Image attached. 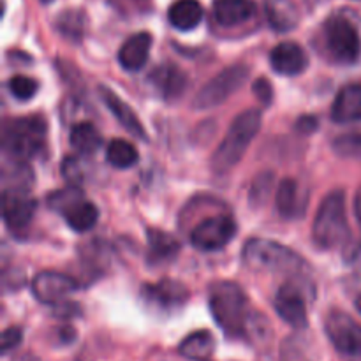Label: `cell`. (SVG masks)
Here are the masks:
<instances>
[{"mask_svg": "<svg viewBox=\"0 0 361 361\" xmlns=\"http://www.w3.org/2000/svg\"><path fill=\"white\" fill-rule=\"evenodd\" d=\"M76 282L69 275L59 271H42L32 281V293L42 303H60L76 289Z\"/></svg>", "mask_w": 361, "mask_h": 361, "instance_id": "cell-11", "label": "cell"}, {"mask_svg": "<svg viewBox=\"0 0 361 361\" xmlns=\"http://www.w3.org/2000/svg\"><path fill=\"white\" fill-rule=\"evenodd\" d=\"M317 126H319V122H317L316 116L305 115V116H300V118L296 120V129H298L302 134L314 133V130H317Z\"/></svg>", "mask_w": 361, "mask_h": 361, "instance_id": "cell-35", "label": "cell"}, {"mask_svg": "<svg viewBox=\"0 0 361 361\" xmlns=\"http://www.w3.org/2000/svg\"><path fill=\"white\" fill-rule=\"evenodd\" d=\"M271 178H274V176L268 175V173H264L263 176H259V178L254 182L252 190H250V201H252L254 204H261L264 200H267L268 192H270V187H271Z\"/></svg>", "mask_w": 361, "mask_h": 361, "instance_id": "cell-31", "label": "cell"}, {"mask_svg": "<svg viewBox=\"0 0 361 361\" xmlns=\"http://www.w3.org/2000/svg\"><path fill=\"white\" fill-rule=\"evenodd\" d=\"M106 159H108L113 168L127 169L133 168L140 161V154H137V148L129 141L113 140L108 145V150H106Z\"/></svg>", "mask_w": 361, "mask_h": 361, "instance_id": "cell-27", "label": "cell"}, {"mask_svg": "<svg viewBox=\"0 0 361 361\" xmlns=\"http://www.w3.org/2000/svg\"><path fill=\"white\" fill-rule=\"evenodd\" d=\"M9 90L20 101H28V99L34 97L39 90V83L34 78L23 76V74H18L9 80Z\"/></svg>", "mask_w": 361, "mask_h": 361, "instance_id": "cell-30", "label": "cell"}, {"mask_svg": "<svg viewBox=\"0 0 361 361\" xmlns=\"http://www.w3.org/2000/svg\"><path fill=\"white\" fill-rule=\"evenodd\" d=\"M279 316L293 328L307 326V303L296 286L284 284L277 291L274 300Z\"/></svg>", "mask_w": 361, "mask_h": 361, "instance_id": "cell-12", "label": "cell"}, {"mask_svg": "<svg viewBox=\"0 0 361 361\" xmlns=\"http://www.w3.org/2000/svg\"><path fill=\"white\" fill-rule=\"evenodd\" d=\"M243 261L249 268L271 274L300 275L309 271V264L289 247L263 238H252L243 247Z\"/></svg>", "mask_w": 361, "mask_h": 361, "instance_id": "cell-2", "label": "cell"}, {"mask_svg": "<svg viewBox=\"0 0 361 361\" xmlns=\"http://www.w3.org/2000/svg\"><path fill=\"white\" fill-rule=\"evenodd\" d=\"M236 222L229 215H215V217L204 219L192 229L190 242L196 249L203 252H215L221 250L235 238Z\"/></svg>", "mask_w": 361, "mask_h": 361, "instance_id": "cell-10", "label": "cell"}, {"mask_svg": "<svg viewBox=\"0 0 361 361\" xmlns=\"http://www.w3.org/2000/svg\"><path fill=\"white\" fill-rule=\"evenodd\" d=\"M328 338L338 353L345 356H361V324L342 310H331L324 319Z\"/></svg>", "mask_w": 361, "mask_h": 361, "instance_id": "cell-9", "label": "cell"}, {"mask_svg": "<svg viewBox=\"0 0 361 361\" xmlns=\"http://www.w3.org/2000/svg\"><path fill=\"white\" fill-rule=\"evenodd\" d=\"M145 295L161 307H178L189 298V291H187L185 286L171 281V279H164L155 286H147Z\"/></svg>", "mask_w": 361, "mask_h": 361, "instance_id": "cell-20", "label": "cell"}, {"mask_svg": "<svg viewBox=\"0 0 361 361\" xmlns=\"http://www.w3.org/2000/svg\"><path fill=\"white\" fill-rule=\"evenodd\" d=\"M261 122H263V116L257 109H247L233 120L229 130L226 133V137L212 157V166H214L215 171H229L233 166L242 161L243 154L259 133Z\"/></svg>", "mask_w": 361, "mask_h": 361, "instance_id": "cell-3", "label": "cell"}, {"mask_svg": "<svg viewBox=\"0 0 361 361\" xmlns=\"http://www.w3.org/2000/svg\"><path fill=\"white\" fill-rule=\"evenodd\" d=\"M214 348H215L214 335H212L208 330H200L190 334L189 337L180 344L178 351L180 355L185 356L187 360L203 361L214 353Z\"/></svg>", "mask_w": 361, "mask_h": 361, "instance_id": "cell-24", "label": "cell"}, {"mask_svg": "<svg viewBox=\"0 0 361 361\" xmlns=\"http://www.w3.org/2000/svg\"><path fill=\"white\" fill-rule=\"evenodd\" d=\"M62 173H63V176L67 178V182H69L71 185L76 187L81 180V168H80V162H78V159L67 157L62 164Z\"/></svg>", "mask_w": 361, "mask_h": 361, "instance_id": "cell-34", "label": "cell"}, {"mask_svg": "<svg viewBox=\"0 0 361 361\" xmlns=\"http://www.w3.org/2000/svg\"><path fill=\"white\" fill-rule=\"evenodd\" d=\"M168 20L176 30H194L203 20V7L197 0H176L169 7Z\"/></svg>", "mask_w": 361, "mask_h": 361, "instance_id": "cell-19", "label": "cell"}, {"mask_svg": "<svg viewBox=\"0 0 361 361\" xmlns=\"http://www.w3.org/2000/svg\"><path fill=\"white\" fill-rule=\"evenodd\" d=\"M148 247H150V256L155 261L173 259L180 250L178 242L161 229H148Z\"/></svg>", "mask_w": 361, "mask_h": 361, "instance_id": "cell-26", "label": "cell"}, {"mask_svg": "<svg viewBox=\"0 0 361 361\" xmlns=\"http://www.w3.org/2000/svg\"><path fill=\"white\" fill-rule=\"evenodd\" d=\"M21 341H23V331H21V328H7L2 334V355H7V353H11L13 349H16L18 345L21 344Z\"/></svg>", "mask_w": 361, "mask_h": 361, "instance_id": "cell-32", "label": "cell"}, {"mask_svg": "<svg viewBox=\"0 0 361 361\" xmlns=\"http://www.w3.org/2000/svg\"><path fill=\"white\" fill-rule=\"evenodd\" d=\"M252 90L256 94V97L259 99L263 104H271V99H274V88L271 83L267 78H257L252 85Z\"/></svg>", "mask_w": 361, "mask_h": 361, "instance_id": "cell-33", "label": "cell"}, {"mask_svg": "<svg viewBox=\"0 0 361 361\" xmlns=\"http://www.w3.org/2000/svg\"><path fill=\"white\" fill-rule=\"evenodd\" d=\"M355 305H356V310H358V312L361 314V293L358 296H356V300H355Z\"/></svg>", "mask_w": 361, "mask_h": 361, "instance_id": "cell-38", "label": "cell"}, {"mask_svg": "<svg viewBox=\"0 0 361 361\" xmlns=\"http://www.w3.org/2000/svg\"><path fill=\"white\" fill-rule=\"evenodd\" d=\"M277 210L286 219H295L303 214V200L296 180L286 178L281 182L277 190Z\"/></svg>", "mask_w": 361, "mask_h": 361, "instance_id": "cell-23", "label": "cell"}, {"mask_svg": "<svg viewBox=\"0 0 361 361\" xmlns=\"http://www.w3.org/2000/svg\"><path fill=\"white\" fill-rule=\"evenodd\" d=\"M55 25L60 30V34L66 35V37L80 39L81 35H83L85 16L81 11H76V9L63 11V13L56 18Z\"/></svg>", "mask_w": 361, "mask_h": 361, "instance_id": "cell-28", "label": "cell"}, {"mask_svg": "<svg viewBox=\"0 0 361 361\" xmlns=\"http://www.w3.org/2000/svg\"><path fill=\"white\" fill-rule=\"evenodd\" d=\"M210 310L215 323L231 337L247 338L254 312L249 310L245 293L235 282H217L210 289Z\"/></svg>", "mask_w": 361, "mask_h": 361, "instance_id": "cell-1", "label": "cell"}, {"mask_svg": "<svg viewBox=\"0 0 361 361\" xmlns=\"http://www.w3.org/2000/svg\"><path fill=\"white\" fill-rule=\"evenodd\" d=\"M326 48L338 63L351 66L360 60L361 37L355 25L342 16H335L324 25Z\"/></svg>", "mask_w": 361, "mask_h": 361, "instance_id": "cell-8", "label": "cell"}, {"mask_svg": "<svg viewBox=\"0 0 361 361\" xmlns=\"http://www.w3.org/2000/svg\"><path fill=\"white\" fill-rule=\"evenodd\" d=\"M249 80V67L242 66H231L228 69L221 71L217 76L212 78L194 97L192 108L196 109H210L217 108L222 102L228 101L235 92L245 85Z\"/></svg>", "mask_w": 361, "mask_h": 361, "instance_id": "cell-7", "label": "cell"}, {"mask_svg": "<svg viewBox=\"0 0 361 361\" xmlns=\"http://www.w3.org/2000/svg\"><path fill=\"white\" fill-rule=\"evenodd\" d=\"M37 203L21 190H4V222L9 229H21L34 219Z\"/></svg>", "mask_w": 361, "mask_h": 361, "instance_id": "cell-13", "label": "cell"}, {"mask_svg": "<svg viewBox=\"0 0 361 361\" xmlns=\"http://www.w3.org/2000/svg\"><path fill=\"white\" fill-rule=\"evenodd\" d=\"M46 126L41 116H23L6 122L2 130V148L13 161L27 162L44 143Z\"/></svg>", "mask_w": 361, "mask_h": 361, "instance_id": "cell-5", "label": "cell"}, {"mask_svg": "<svg viewBox=\"0 0 361 361\" xmlns=\"http://www.w3.org/2000/svg\"><path fill=\"white\" fill-rule=\"evenodd\" d=\"M69 141L71 147H73L74 150L85 155H92L94 152H97L102 143L101 134H99L97 129L88 122L76 123V126L71 129Z\"/></svg>", "mask_w": 361, "mask_h": 361, "instance_id": "cell-25", "label": "cell"}, {"mask_svg": "<svg viewBox=\"0 0 361 361\" xmlns=\"http://www.w3.org/2000/svg\"><path fill=\"white\" fill-rule=\"evenodd\" d=\"M152 35L148 32H137L130 35L118 51V62L126 71H140L147 63L152 49Z\"/></svg>", "mask_w": 361, "mask_h": 361, "instance_id": "cell-16", "label": "cell"}, {"mask_svg": "<svg viewBox=\"0 0 361 361\" xmlns=\"http://www.w3.org/2000/svg\"><path fill=\"white\" fill-rule=\"evenodd\" d=\"M314 242L323 249H337L349 238L345 196L342 190L328 194L319 204L312 226Z\"/></svg>", "mask_w": 361, "mask_h": 361, "instance_id": "cell-4", "label": "cell"}, {"mask_svg": "<svg viewBox=\"0 0 361 361\" xmlns=\"http://www.w3.org/2000/svg\"><path fill=\"white\" fill-rule=\"evenodd\" d=\"M154 85L161 92L162 97L176 99L185 90V74L176 66H161L154 74H152Z\"/></svg>", "mask_w": 361, "mask_h": 361, "instance_id": "cell-22", "label": "cell"}, {"mask_svg": "<svg viewBox=\"0 0 361 361\" xmlns=\"http://www.w3.org/2000/svg\"><path fill=\"white\" fill-rule=\"evenodd\" d=\"M14 361H39V360L35 358L34 355H23V356H20V358H16Z\"/></svg>", "mask_w": 361, "mask_h": 361, "instance_id": "cell-37", "label": "cell"}, {"mask_svg": "<svg viewBox=\"0 0 361 361\" xmlns=\"http://www.w3.org/2000/svg\"><path fill=\"white\" fill-rule=\"evenodd\" d=\"M270 63L274 71L282 76L302 74L309 66V59L303 48L296 42H281L270 53Z\"/></svg>", "mask_w": 361, "mask_h": 361, "instance_id": "cell-14", "label": "cell"}, {"mask_svg": "<svg viewBox=\"0 0 361 361\" xmlns=\"http://www.w3.org/2000/svg\"><path fill=\"white\" fill-rule=\"evenodd\" d=\"M264 13L277 32H289L298 25V11L291 0H264Z\"/></svg>", "mask_w": 361, "mask_h": 361, "instance_id": "cell-21", "label": "cell"}, {"mask_svg": "<svg viewBox=\"0 0 361 361\" xmlns=\"http://www.w3.org/2000/svg\"><path fill=\"white\" fill-rule=\"evenodd\" d=\"M42 2H49V0H42Z\"/></svg>", "mask_w": 361, "mask_h": 361, "instance_id": "cell-39", "label": "cell"}, {"mask_svg": "<svg viewBox=\"0 0 361 361\" xmlns=\"http://www.w3.org/2000/svg\"><path fill=\"white\" fill-rule=\"evenodd\" d=\"M256 13L254 0H214V16L222 27H236Z\"/></svg>", "mask_w": 361, "mask_h": 361, "instance_id": "cell-18", "label": "cell"}, {"mask_svg": "<svg viewBox=\"0 0 361 361\" xmlns=\"http://www.w3.org/2000/svg\"><path fill=\"white\" fill-rule=\"evenodd\" d=\"M99 94H101L104 104L108 106V109L113 113V116L118 120L120 126H122L123 129L129 130L133 136L141 137V140H147L148 136H147V133H145L143 123H141V120L137 118L136 113L133 111V108H130L129 104H126V102H123L122 99L115 94V92L109 90V88H106V87L99 88Z\"/></svg>", "mask_w": 361, "mask_h": 361, "instance_id": "cell-17", "label": "cell"}, {"mask_svg": "<svg viewBox=\"0 0 361 361\" xmlns=\"http://www.w3.org/2000/svg\"><path fill=\"white\" fill-rule=\"evenodd\" d=\"M331 120L335 123H355L361 120V85L349 83L338 90L331 106Z\"/></svg>", "mask_w": 361, "mask_h": 361, "instance_id": "cell-15", "label": "cell"}, {"mask_svg": "<svg viewBox=\"0 0 361 361\" xmlns=\"http://www.w3.org/2000/svg\"><path fill=\"white\" fill-rule=\"evenodd\" d=\"M335 154L345 159L361 161V130L341 134L334 140Z\"/></svg>", "mask_w": 361, "mask_h": 361, "instance_id": "cell-29", "label": "cell"}, {"mask_svg": "<svg viewBox=\"0 0 361 361\" xmlns=\"http://www.w3.org/2000/svg\"><path fill=\"white\" fill-rule=\"evenodd\" d=\"M355 214H356V219H358V222H360V226H361V185L358 187V190H356Z\"/></svg>", "mask_w": 361, "mask_h": 361, "instance_id": "cell-36", "label": "cell"}, {"mask_svg": "<svg viewBox=\"0 0 361 361\" xmlns=\"http://www.w3.org/2000/svg\"><path fill=\"white\" fill-rule=\"evenodd\" d=\"M48 204L51 210L63 215L71 229L78 233H85L97 224L99 210L92 201L85 200L83 192L78 187L71 185L62 190L51 192L48 197Z\"/></svg>", "mask_w": 361, "mask_h": 361, "instance_id": "cell-6", "label": "cell"}]
</instances>
